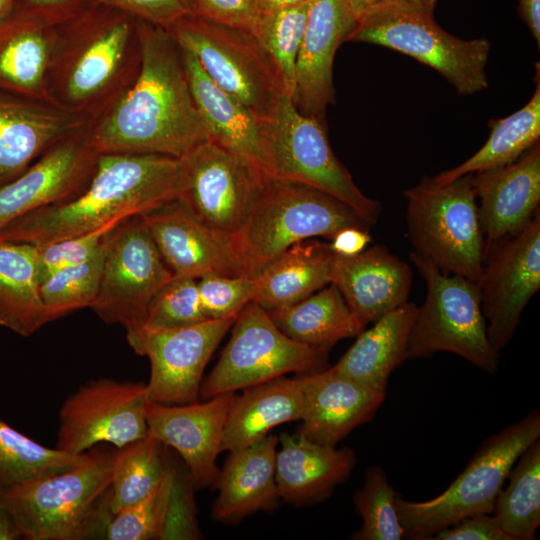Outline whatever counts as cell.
Returning a JSON list of instances; mask_svg holds the SVG:
<instances>
[{"instance_id":"1","label":"cell","mask_w":540,"mask_h":540,"mask_svg":"<svg viewBox=\"0 0 540 540\" xmlns=\"http://www.w3.org/2000/svg\"><path fill=\"white\" fill-rule=\"evenodd\" d=\"M141 65L132 84L87 126L99 154L182 158L211 139L195 103L183 52L171 33L139 19Z\"/></svg>"},{"instance_id":"2","label":"cell","mask_w":540,"mask_h":540,"mask_svg":"<svg viewBox=\"0 0 540 540\" xmlns=\"http://www.w3.org/2000/svg\"><path fill=\"white\" fill-rule=\"evenodd\" d=\"M181 158L157 154H99L88 185L73 198L37 209L0 229V242L42 246L141 215L179 199Z\"/></svg>"},{"instance_id":"3","label":"cell","mask_w":540,"mask_h":540,"mask_svg":"<svg viewBox=\"0 0 540 540\" xmlns=\"http://www.w3.org/2000/svg\"><path fill=\"white\" fill-rule=\"evenodd\" d=\"M140 65L139 19L97 2L55 26L48 101L90 123L132 84Z\"/></svg>"},{"instance_id":"4","label":"cell","mask_w":540,"mask_h":540,"mask_svg":"<svg viewBox=\"0 0 540 540\" xmlns=\"http://www.w3.org/2000/svg\"><path fill=\"white\" fill-rule=\"evenodd\" d=\"M114 451L92 447L72 467L2 495L15 539L105 538Z\"/></svg>"},{"instance_id":"5","label":"cell","mask_w":540,"mask_h":540,"mask_svg":"<svg viewBox=\"0 0 540 540\" xmlns=\"http://www.w3.org/2000/svg\"><path fill=\"white\" fill-rule=\"evenodd\" d=\"M346 227L369 225L337 198L268 174L248 216L232 236L245 275L254 277L293 244L320 236L331 240Z\"/></svg>"},{"instance_id":"6","label":"cell","mask_w":540,"mask_h":540,"mask_svg":"<svg viewBox=\"0 0 540 540\" xmlns=\"http://www.w3.org/2000/svg\"><path fill=\"white\" fill-rule=\"evenodd\" d=\"M540 437L539 410L486 439L466 468L440 495L411 502L396 495L405 538L432 539L435 533L474 514H492L494 503L520 454Z\"/></svg>"},{"instance_id":"7","label":"cell","mask_w":540,"mask_h":540,"mask_svg":"<svg viewBox=\"0 0 540 540\" xmlns=\"http://www.w3.org/2000/svg\"><path fill=\"white\" fill-rule=\"evenodd\" d=\"M384 46L433 68L462 96L488 87L485 67L487 39L463 40L443 30L433 14L411 4L392 1L359 17L345 42Z\"/></svg>"},{"instance_id":"8","label":"cell","mask_w":540,"mask_h":540,"mask_svg":"<svg viewBox=\"0 0 540 540\" xmlns=\"http://www.w3.org/2000/svg\"><path fill=\"white\" fill-rule=\"evenodd\" d=\"M472 174L439 185L425 177L406 189V224L414 252L442 272L478 283L485 241Z\"/></svg>"},{"instance_id":"9","label":"cell","mask_w":540,"mask_h":540,"mask_svg":"<svg viewBox=\"0 0 540 540\" xmlns=\"http://www.w3.org/2000/svg\"><path fill=\"white\" fill-rule=\"evenodd\" d=\"M167 30L216 85L243 103L260 122L287 95L276 63L253 32L194 13L182 16Z\"/></svg>"},{"instance_id":"10","label":"cell","mask_w":540,"mask_h":540,"mask_svg":"<svg viewBox=\"0 0 540 540\" xmlns=\"http://www.w3.org/2000/svg\"><path fill=\"white\" fill-rule=\"evenodd\" d=\"M261 132L267 174L317 188L351 207L369 226L377 223L380 202L362 193L335 156L327 126L303 115L291 97L280 98L261 122Z\"/></svg>"},{"instance_id":"11","label":"cell","mask_w":540,"mask_h":540,"mask_svg":"<svg viewBox=\"0 0 540 540\" xmlns=\"http://www.w3.org/2000/svg\"><path fill=\"white\" fill-rule=\"evenodd\" d=\"M410 260L424 279L427 294L423 304L416 309L406 360L446 351L494 374L499 364V351L487 335L477 283L444 273L415 252L410 254Z\"/></svg>"},{"instance_id":"12","label":"cell","mask_w":540,"mask_h":540,"mask_svg":"<svg viewBox=\"0 0 540 540\" xmlns=\"http://www.w3.org/2000/svg\"><path fill=\"white\" fill-rule=\"evenodd\" d=\"M103 268L91 309L126 329L132 347L145 327L149 304L173 273L140 215L128 217L102 239Z\"/></svg>"},{"instance_id":"13","label":"cell","mask_w":540,"mask_h":540,"mask_svg":"<svg viewBox=\"0 0 540 540\" xmlns=\"http://www.w3.org/2000/svg\"><path fill=\"white\" fill-rule=\"evenodd\" d=\"M231 338L215 367L202 381L203 399L235 392L287 373L327 368L328 351L286 336L267 311L249 302L234 321Z\"/></svg>"},{"instance_id":"14","label":"cell","mask_w":540,"mask_h":540,"mask_svg":"<svg viewBox=\"0 0 540 540\" xmlns=\"http://www.w3.org/2000/svg\"><path fill=\"white\" fill-rule=\"evenodd\" d=\"M181 160L184 188L179 200L204 225L235 233L260 195L268 174L249 158L212 139Z\"/></svg>"},{"instance_id":"15","label":"cell","mask_w":540,"mask_h":540,"mask_svg":"<svg viewBox=\"0 0 540 540\" xmlns=\"http://www.w3.org/2000/svg\"><path fill=\"white\" fill-rule=\"evenodd\" d=\"M149 404L144 383L91 380L62 404L56 448L78 455L98 443L120 448L144 438Z\"/></svg>"},{"instance_id":"16","label":"cell","mask_w":540,"mask_h":540,"mask_svg":"<svg viewBox=\"0 0 540 540\" xmlns=\"http://www.w3.org/2000/svg\"><path fill=\"white\" fill-rule=\"evenodd\" d=\"M477 285L488 338L500 351L512 338L524 308L540 288L539 210L519 232L486 250Z\"/></svg>"},{"instance_id":"17","label":"cell","mask_w":540,"mask_h":540,"mask_svg":"<svg viewBox=\"0 0 540 540\" xmlns=\"http://www.w3.org/2000/svg\"><path fill=\"white\" fill-rule=\"evenodd\" d=\"M236 318L209 319L174 329L144 327L131 348L149 358V401L163 405L196 402L204 369Z\"/></svg>"},{"instance_id":"18","label":"cell","mask_w":540,"mask_h":540,"mask_svg":"<svg viewBox=\"0 0 540 540\" xmlns=\"http://www.w3.org/2000/svg\"><path fill=\"white\" fill-rule=\"evenodd\" d=\"M98 156L89 143L87 127L51 146L0 187V229L32 211L78 195L91 180Z\"/></svg>"},{"instance_id":"19","label":"cell","mask_w":540,"mask_h":540,"mask_svg":"<svg viewBox=\"0 0 540 540\" xmlns=\"http://www.w3.org/2000/svg\"><path fill=\"white\" fill-rule=\"evenodd\" d=\"M176 276H246L232 234L210 228L177 199L140 215Z\"/></svg>"},{"instance_id":"20","label":"cell","mask_w":540,"mask_h":540,"mask_svg":"<svg viewBox=\"0 0 540 540\" xmlns=\"http://www.w3.org/2000/svg\"><path fill=\"white\" fill-rule=\"evenodd\" d=\"M235 392H226L182 405L150 402L147 435L174 448L184 459L194 486L214 484L219 475L216 464Z\"/></svg>"},{"instance_id":"21","label":"cell","mask_w":540,"mask_h":540,"mask_svg":"<svg viewBox=\"0 0 540 540\" xmlns=\"http://www.w3.org/2000/svg\"><path fill=\"white\" fill-rule=\"evenodd\" d=\"M356 19L342 0H310L304 36L295 65L293 102L303 114L326 126L335 102L333 63L336 51Z\"/></svg>"},{"instance_id":"22","label":"cell","mask_w":540,"mask_h":540,"mask_svg":"<svg viewBox=\"0 0 540 540\" xmlns=\"http://www.w3.org/2000/svg\"><path fill=\"white\" fill-rule=\"evenodd\" d=\"M88 124L84 117L48 101L0 90V187Z\"/></svg>"},{"instance_id":"23","label":"cell","mask_w":540,"mask_h":540,"mask_svg":"<svg viewBox=\"0 0 540 540\" xmlns=\"http://www.w3.org/2000/svg\"><path fill=\"white\" fill-rule=\"evenodd\" d=\"M304 395L298 433L336 447L354 428L370 421L385 399V392L366 386L333 367L298 376Z\"/></svg>"},{"instance_id":"24","label":"cell","mask_w":540,"mask_h":540,"mask_svg":"<svg viewBox=\"0 0 540 540\" xmlns=\"http://www.w3.org/2000/svg\"><path fill=\"white\" fill-rule=\"evenodd\" d=\"M471 182L480 200L486 252L497 241L519 232L539 210V142L511 164L473 173Z\"/></svg>"},{"instance_id":"25","label":"cell","mask_w":540,"mask_h":540,"mask_svg":"<svg viewBox=\"0 0 540 540\" xmlns=\"http://www.w3.org/2000/svg\"><path fill=\"white\" fill-rule=\"evenodd\" d=\"M411 282L409 265L384 245L354 256L335 255L332 264L331 283L365 325L407 302Z\"/></svg>"},{"instance_id":"26","label":"cell","mask_w":540,"mask_h":540,"mask_svg":"<svg viewBox=\"0 0 540 540\" xmlns=\"http://www.w3.org/2000/svg\"><path fill=\"white\" fill-rule=\"evenodd\" d=\"M276 452L275 479L278 495L293 505L319 502L351 474L356 457L349 448L337 449L303 435L282 434Z\"/></svg>"},{"instance_id":"27","label":"cell","mask_w":540,"mask_h":540,"mask_svg":"<svg viewBox=\"0 0 540 540\" xmlns=\"http://www.w3.org/2000/svg\"><path fill=\"white\" fill-rule=\"evenodd\" d=\"M279 437L266 435L230 454L215 482L219 490L213 516L233 521L261 510H271L280 499L275 479Z\"/></svg>"},{"instance_id":"28","label":"cell","mask_w":540,"mask_h":540,"mask_svg":"<svg viewBox=\"0 0 540 540\" xmlns=\"http://www.w3.org/2000/svg\"><path fill=\"white\" fill-rule=\"evenodd\" d=\"M334 257L316 239L293 244L252 277L251 302L267 312L300 302L331 283Z\"/></svg>"},{"instance_id":"29","label":"cell","mask_w":540,"mask_h":540,"mask_svg":"<svg viewBox=\"0 0 540 540\" xmlns=\"http://www.w3.org/2000/svg\"><path fill=\"white\" fill-rule=\"evenodd\" d=\"M54 39L55 26L14 9L0 24V90L48 101Z\"/></svg>"},{"instance_id":"30","label":"cell","mask_w":540,"mask_h":540,"mask_svg":"<svg viewBox=\"0 0 540 540\" xmlns=\"http://www.w3.org/2000/svg\"><path fill=\"white\" fill-rule=\"evenodd\" d=\"M304 395L299 378L284 376L250 386L235 396L228 413L222 451L245 448L274 427L300 420Z\"/></svg>"},{"instance_id":"31","label":"cell","mask_w":540,"mask_h":540,"mask_svg":"<svg viewBox=\"0 0 540 540\" xmlns=\"http://www.w3.org/2000/svg\"><path fill=\"white\" fill-rule=\"evenodd\" d=\"M182 52L191 91L211 139L264 170L261 122L243 103L216 85L190 53Z\"/></svg>"},{"instance_id":"32","label":"cell","mask_w":540,"mask_h":540,"mask_svg":"<svg viewBox=\"0 0 540 540\" xmlns=\"http://www.w3.org/2000/svg\"><path fill=\"white\" fill-rule=\"evenodd\" d=\"M417 306L405 302L363 330L333 368L373 389L386 393L391 373L406 360Z\"/></svg>"},{"instance_id":"33","label":"cell","mask_w":540,"mask_h":540,"mask_svg":"<svg viewBox=\"0 0 540 540\" xmlns=\"http://www.w3.org/2000/svg\"><path fill=\"white\" fill-rule=\"evenodd\" d=\"M268 314L289 338L327 351L341 339L358 336L366 326L333 283Z\"/></svg>"},{"instance_id":"34","label":"cell","mask_w":540,"mask_h":540,"mask_svg":"<svg viewBox=\"0 0 540 540\" xmlns=\"http://www.w3.org/2000/svg\"><path fill=\"white\" fill-rule=\"evenodd\" d=\"M36 245L0 242V325L29 337L47 323Z\"/></svg>"},{"instance_id":"35","label":"cell","mask_w":540,"mask_h":540,"mask_svg":"<svg viewBox=\"0 0 540 540\" xmlns=\"http://www.w3.org/2000/svg\"><path fill=\"white\" fill-rule=\"evenodd\" d=\"M537 85L529 102L513 114L491 120V134L486 143L462 164L432 177L439 185L447 184L467 174L502 167L516 161L538 143L540 137L539 63Z\"/></svg>"},{"instance_id":"36","label":"cell","mask_w":540,"mask_h":540,"mask_svg":"<svg viewBox=\"0 0 540 540\" xmlns=\"http://www.w3.org/2000/svg\"><path fill=\"white\" fill-rule=\"evenodd\" d=\"M499 491L492 514L512 540H533L540 524V441L517 458Z\"/></svg>"},{"instance_id":"37","label":"cell","mask_w":540,"mask_h":540,"mask_svg":"<svg viewBox=\"0 0 540 540\" xmlns=\"http://www.w3.org/2000/svg\"><path fill=\"white\" fill-rule=\"evenodd\" d=\"M82 455L43 446L0 417V496L66 470Z\"/></svg>"},{"instance_id":"38","label":"cell","mask_w":540,"mask_h":540,"mask_svg":"<svg viewBox=\"0 0 540 540\" xmlns=\"http://www.w3.org/2000/svg\"><path fill=\"white\" fill-rule=\"evenodd\" d=\"M163 447L147 435L114 451L109 502L113 515L147 496L161 482L169 468Z\"/></svg>"},{"instance_id":"39","label":"cell","mask_w":540,"mask_h":540,"mask_svg":"<svg viewBox=\"0 0 540 540\" xmlns=\"http://www.w3.org/2000/svg\"><path fill=\"white\" fill-rule=\"evenodd\" d=\"M177 484L176 472L169 466L154 490L112 516L106 528L105 539H167Z\"/></svg>"},{"instance_id":"40","label":"cell","mask_w":540,"mask_h":540,"mask_svg":"<svg viewBox=\"0 0 540 540\" xmlns=\"http://www.w3.org/2000/svg\"><path fill=\"white\" fill-rule=\"evenodd\" d=\"M102 268L101 242L87 261L64 268L45 279L39 290L47 323L75 310L90 308L99 290Z\"/></svg>"},{"instance_id":"41","label":"cell","mask_w":540,"mask_h":540,"mask_svg":"<svg viewBox=\"0 0 540 540\" xmlns=\"http://www.w3.org/2000/svg\"><path fill=\"white\" fill-rule=\"evenodd\" d=\"M309 1L261 12L253 33L276 63L286 88L293 98L295 65L305 32Z\"/></svg>"},{"instance_id":"42","label":"cell","mask_w":540,"mask_h":540,"mask_svg":"<svg viewBox=\"0 0 540 540\" xmlns=\"http://www.w3.org/2000/svg\"><path fill=\"white\" fill-rule=\"evenodd\" d=\"M397 493L390 485L385 471L371 466L365 482L353 497L356 510L362 518L361 528L352 535L356 540H401L405 538L395 499Z\"/></svg>"},{"instance_id":"43","label":"cell","mask_w":540,"mask_h":540,"mask_svg":"<svg viewBox=\"0 0 540 540\" xmlns=\"http://www.w3.org/2000/svg\"><path fill=\"white\" fill-rule=\"evenodd\" d=\"M207 319L198 291V279L190 276L173 277L151 300L145 327L174 329L191 326Z\"/></svg>"},{"instance_id":"44","label":"cell","mask_w":540,"mask_h":540,"mask_svg":"<svg viewBox=\"0 0 540 540\" xmlns=\"http://www.w3.org/2000/svg\"><path fill=\"white\" fill-rule=\"evenodd\" d=\"M198 291L207 319L237 317L252 300L253 278L205 274L198 278Z\"/></svg>"},{"instance_id":"45","label":"cell","mask_w":540,"mask_h":540,"mask_svg":"<svg viewBox=\"0 0 540 540\" xmlns=\"http://www.w3.org/2000/svg\"><path fill=\"white\" fill-rule=\"evenodd\" d=\"M123 220L109 222L83 235L37 246L40 284L64 268L87 261L100 247L104 235Z\"/></svg>"},{"instance_id":"46","label":"cell","mask_w":540,"mask_h":540,"mask_svg":"<svg viewBox=\"0 0 540 540\" xmlns=\"http://www.w3.org/2000/svg\"><path fill=\"white\" fill-rule=\"evenodd\" d=\"M192 13L253 32L261 11L257 0H189Z\"/></svg>"},{"instance_id":"47","label":"cell","mask_w":540,"mask_h":540,"mask_svg":"<svg viewBox=\"0 0 540 540\" xmlns=\"http://www.w3.org/2000/svg\"><path fill=\"white\" fill-rule=\"evenodd\" d=\"M137 19L168 29L182 16L192 13L189 0H98Z\"/></svg>"},{"instance_id":"48","label":"cell","mask_w":540,"mask_h":540,"mask_svg":"<svg viewBox=\"0 0 540 540\" xmlns=\"http://www.w3.org/2000/svg\"><path fill=\"white\" fill-rule=\"evenodd\" d=\"M435 540H512L493 514H474L462 518L434 534Z\"/></svg>"},{"instance_id":"49","label":"cell","mask_w":540,"mask_h":540,"mask_svg":"<svg viewBox=\"0 0 540 540\" xmlns=\"http://www.w3.org/2000/svg\"><path fill=\"white\" fill-rule=\"evenodd\" d=\"M98 0H16L15 8L52 26L83 13Z\"/></svg>"},{"instance_id":"50","label":"cell","mask_w":540,"mask_h":540,"mask_svg":"<svg viewBox=\"0 0 540 540\" xmlns=\"http://www.w3.org/2000/svg\"><path fill=\"white\" fill-rule=\"evenodd\" d=\"M370 242L368 228L346 227L332 237L329 246L335 255L349 257L364 251Z\"/></svg>"},{"instance_id":"51","label":"cell","mask_w":540,"mask_h":540,"mask_svg":"<svg viewBox=\"0 0 540 540\" xmlns=\"http://www.w3.org/2000/svg\"><path fill=\"white\" fill-rule=\"evenodd\" d=\"M518 13L540 45V0H519Z\"/></svg>"},{"instance_id":"52","label":"cell","mask_w":540,"mask_h":540,"mask_svg":"<svg viewBox=\"0 0 540 540\" xmlns=\"http://www.w3.org/2000/svg\"><path fill=\"white\" fill-rule=\"evenodd\" d=\"M392 1L397 0H342L356 20L366 12Z\"/></svg>"},{"instance_id":"53","label":"cell","mask_w":540,"mask_h":540,"mask_svg":"<svg viewBox=\"0 0 540 540\" xmlns=\"http://www.w3.org/2000/svg\"><path fill=\"white\" fill-rule=\"evenodd\" d=\"M308 0H257L261 12L297 5Z\"/></svg>"},{"instance_id":"54","label":"cell","mask_w":540,"mask_h":540,"mask_svg":"<svg viewBox=\"0 0 540 540\" xmlns=\"http://www.w3.org/2000/svg\"><path fill=\"white\" fill-rule=\"evenodd\" d=\"M416 6L428 13L433 14L437 0H397Z\"/></svg>"},{"instance_id":"55","label":"cell","mask_w":540,"mask_h":540,"mask_svg":"<svg viewBox=\"0 0 540 540\" xmlns=\"http://www.w3.org/2000/svg\"><path fill=\"white\" fill-rule=\"evenodd\" d=\"M16 0H0V24L13 12Z\"/></svg>"}]
</instances>
